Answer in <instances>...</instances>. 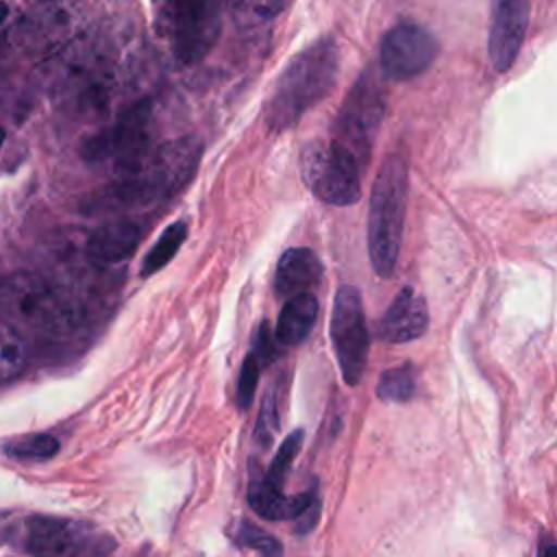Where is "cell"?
Here are the masks:
<instances>
[{
	"label": "cell",
	"instance_id": "cell-20",
	"mask_svg": "<svg viewBox=\"0 0 557 557\" xmlns=\"http://www.w3.org/2000/svg\"><path fill=\"white\" fill-rule=\"evenodd\" d=\"M7 455L20 461H44L57 455L59 440L48 433H35L20 440H13L4 446Z\"/></svg>",
	"mask_w": 557,
	"mask_h": 557
},
{
	"label": "cell",
	"instance_id": "cell-24",
	"mask_svg": "<svg viewBox=\"0 0 557 557\" xmlns=\"http://www.w3.org/2000/svg\"><path fill=\"white\" fill-rule=\"evenodd\" d=\"M259 372H261V363L259 359L248 352L244 363H242V372H239V381H237V403L239 407H248L252 396H255V389H257V383H259Z\"/></svg>",
	"mask_w": 557,
	"mask_h": 557
},
{
	"label": "cell",
	"instance_id": "cell-18",
	"mask_svg": "<svg viewBox=\"0 0 557 557\" xmlns=\"http://www.w3.org/2000/svg\"><path fill=\"white\" fill-rule=\"evenodd\" d=\"M416 392V370L411 363L389 368L381 374L376 385V396L387 403H405Z\"/></svg>",
	"mask_w": 557,
	"mask_h": 557
},
{
	"label": "cell",
	"instance_id": "cell-26",
	"mask_svg": "<svg viewBox=\"0 0 557 557\" xmlns=\"http://www.w3.org/2000/svg\"><path fill=\"white\" fill-rule=\"evenodd\" d=\"M250 352L259 359L261 366H265V363L272 361V357H274V335L270 333L268 322H261V324H259Z\"/></svg>",
	"mask_w": 557,
	"mask_h": 557
},
{
	"label": "cell",
	"instance_id": "cell-15",
	"mask_svg": "<svg viewBox=\"0 0 557 557\" xmlns=\"http://www.w3.org/2000/svg\"><path fill=\"white\" fill-rule=\"evenodd\" d=\"M322 278L320 257L305 246L287 248L274 272V289L281 298H292L298 294H311Z\"/></svg>",
	"mask_w": 557,
	"mask_h": 557
},
{
	"label": "cell",
	"instance_id": "cell-17",
	"mask_svg": "<svg viewBox=\"0 0 557 557\" xmlns=\"http://www.w3.org/2000/svg\"><path fill=\"white\" fill-rule=\"evenodd\" d=\"M187 237V224L185 222H174L170 224L157 239V244L148 250V255L144 257V263H141V274L144 276H152L157 274L159 270H163L172 259L174 255L178 252V248L183 246Z\"/></svg>",
	"mask_w": 557,
	"mask_h": 557
},
{
	"label": "cell",
	"instance_id": "cell-2",
	"mask_svg": "<svg viewBox=\"0 0 557 557\" xmlns=\"http://www.w3.org/2000/svg\"><path fill=\"white\" fill-rule=\"evenodd\" d=\"M409 194V168L403 152L394 150L383 159L370 191L368 207V252L379 276H392L405 228Z\"/></svg>",
	"mask_w": 557,
	"mask_h": 557
},
{
	"label": "cell",
	"instance_id": "cell-11",
	"mask_svg": "<svg viewBox=\"0 0 557 557\" xmlns=\"http://www.w3.org/2000/svg\"><path fill=\"white\" fill-rule=\"evenodd\" d=\"M490 37L487 52L496 72H507L527 35L531 2L529 0H490Z\"/></svg>",
	"mask_w": 557,
	"mask_h": 557
},
{
	"label": "cell",
	"instance_id": "cell-13",
	"mask_svg": "<svg viewBox=\"0 0 557 557\" xmlns=\"http://www.w3.org/2000/svg\"><path fill=\"white\" fill-rule=\"evenodd\" d=\"M13 311L15 315L37 331H67L74 324V313L59 302L48 289H39L28 281L13 285Z\"/></svg>",
	"mask_w": 557,
	"mask_h": 557
},
{
	"label": "cell",
	"instance_id": "cell-9",
	"mask_svg": "<svg viewBox=\"0 0 557 557\" xmlns=\"http://www.w3.org/2000/svg\"><path fill=\"white\" fill-rule=\"evenodd\" d=\"M437 50V39L422 24L400 20L381 37V70L394 81H409L435 61Z\"/></svg>",
	"mask_w": 557,
	"mask_h": 557
},
{
	"label": "cell",
	"instance_id": "cell-8",
	"mask_svg": "<svg viewBox=\"0 0 557 557\" xmlns=\"http://www.w3.org/2000/svg\"><path fill=\"white\" fill-rule=\"evenodd\" d=\"M205 144L196 135H183L152 148L148 159L135 170L148 185L154 202L181 194L198 172ZM133 174V172H131ZM124 176V174H122Z\"/></svg>",
	"mask_w": 557,
	"mask_h": 557
},
{
	"label": "cell",
	"instance_id": "cell-14",
	"mask_svg": "<svg viewBox=\"0 0 557 557\" xmlns=\"http://www.w3.org/2000/svg\"><path fill=\"white\" fill-rule=\"evenodd\" d=\"M144 239V226L137 220L117 218L98 226L87 239V257L98 265L122 263L137 250Z\"/></svg>",
	"mask_w": 557,
	"mask_h": 557
},
{
	"label": "cell",
	"instance_id": "cell-5",
	"mask_svg": "<svg viewBox=\"0 0 557 557\" xmlns=\"http://www.w3.org/2000/svg\"><path fill=\"white\" fill-rule=\"evenodd\" d=\"M159 26L181 63L200 61L222 30L220 0H165Z\"/></svg>",
	"mask_w": 557,
	"mask_h": 557
},
{
	"label": "cell",
	"instance_id": "cell-27",
	"mask_svg": "<svg viewBox=\"0 0 557 557\" xmlns=\"http://www.w3.org/2000/svg\"><path fill=\"white\" fill-rule=\"evenodd\" d=\"M540 557H557V550H555V544L550 540L544 542L542 550H540Z\"/></svg>",
	"mask_w": 557,
	"mask_h": 557
},
{
	"label": "cell",
	"instance_id": "cell-28",
	"mask_svg": "<svg viewBox=\"0 0 557 557\" xmlns=\"http://www.w3.org/2000/svg\"><path fill=\"white\" fill-rule=\"evenodd\" d=\"M7 17H9V4L0 0V24H2Z\"/></svg>",
	"mask_w": 557,
	"mask_h": 557
},
{
	"label": "cell",
	"instance_id": "cell-7",
	"mask_svg": "<svg viewBox=\"0 0 557 557\" xmlns=\"http://www.w3.org/2000/svg\"><path fill=\"white\" fill-rule=\"evenodd\" d=\"M331 342L344 381L348 385H357L366 370L370 337L361 294L350 285L339 287L335 294L331 313Z\"/></svg>",
	"mask_w": 557,
	"mask_h": 557
},
{
	"label": "cell",
	"instance_id": "cell-25",
	"mask_svg": "<svg viewBox=\"0 0 557 557\" xmlns=\"http://www.w3.org/2000/svg\"><path fill=\"white\" fill-rule=\"evenodd\" d=\"M278 426V411H276V394L274 389L268 392L265 400H263V407H261V413H259V422H257V440L268 444L272 440V433L276 431Z\"/></svg>",
	"mask_w": 557,
	"mask_h": 557
},
{
	"label": "cell",
	"instance_id": "cell-4",
	"mask_svg": "<svg viewBox=\"0 0 557 557\" xmlns=\"http://www.w3.org/2000/svg\"><path fill=\"white\" fill-rule=\"evenodd\" d=\"M300 174L309 191L326 205L348 207L361 198V165L333 139L302 146Z\"/></svg>",
	"mask_w": 557,
	"mask_h": 557
},
{
	"label": "cell",
	"instance_id": "cell-3",
	"mask_svg": "<svg viewBox=\"0 0 557 557\" xmlns=\"http://www.w3.org/2000/svg\"><path fill=\"white\" fill-rule=\"evenodd\" d=\"M385 115V89L372 67H366L348 89L333 122V141L346 148L363 168Z\"/></svg>",
	"mask_w": 557,
	"mask_h": 557
},
{
	"label": "cell",
	"instance_id": "cell-23",
	"mask_svg": "<svg viewBox=\"0 0 557 557\" xmlns=\"http://www.w3.org/2000/svg\"><path fill=\"white\" fill-rule=\"evenodd\" d=\"M300 444H302V431H294V433H289V435L281 442L278 453H276V457L272 459L270 470H268V474H265V479H268L270 483L283 485V479L287 476V472H289V468H292V461H294V457H296Z\"/></svg>",
	"mask_w": 557,
	"mask_h": 557
},
{
	"label": "cell",
	"instance_id": "cell-12",
	"mask_svg": "<svg viewBox=\"0 0 557 557\" xmlns=\"http://www.w3.org/2000/svg\"><path fill=\"white\" fill-rule=\"evenodd\" d=\"M429 329V307L420 292L403 287L379 322V337L392 344L418 339Z\"/></svg>",
	"mask_w": 557,
	"mask_h": 557
},
{
	"label": "cell",
	"instance_id": "cell-19",
	"mask_svg": "<svg viewBox=\"0 0 557 557\" xmlns=\"http://www.w3.org/2000/svg\"><path fill=\"white\" fill-rule=\"evenodd\" d=\"M285 4L287 0H228L233 20L246 28L274 20L285 9Z\"/></svg>",
	"mask_w": 557,
	"mask_h": 557
},
{
	"label": "cell",
	"instance_id": "cell-22",
	"mask_svg": "<svg viewBox=\"0 0 557 557\" xmlns=\"http://www.w3.org/2000/svg\"><path fill=\"white\" fill-rule=\"evenodd\" d=\"M237 542L242 546H248L257 553H261L263 557H281L283 548L278 544V540L274 535H270L268 531H263L261 527H255L252 522H242L237 529Z\"/></svg>",
	"mask_w": 557,
	"mask_h": 557
},
{
	"label": "cell",
	"instance_id": "cell-10",
	"mask_svg": "<svg viewBox=\"0 0 557 557\" xmlns=\"http://www.w3.org/2000/svg\"><path fill=\"white\" fill-rule=\"evenodd\" d=\"M26 548L33 557H100L104 537L72 520L35 516L26 527Z\"/></svg>",
	"mask_w": 557,
	"mask_h": 557
},
{
	"label": "cell",
	"instance_id": "cell-1",
	"mask_svg": "<svg viewBox=\"0 0 557 557\" xmlns=\"http://www.w3.org/2000/svg\"><path fill=\"white\" fill-rule=\"evenodd\" d=\"M339 72V48L333 37L318 39L300 50L276 78L265 104V124L283 133L318 104L335 85Z\"/></svg>",
	"mask_w": 557,
	"mask_h": 557
},
{
	"label": "cell",
	"instance_id": "cell-29",
	"mask_svg": "<svg viewBox=\"0 0 557 557\" xmlns=\"http://www.w3.org/2000/svg\"><path fill=\"white\" fill-rule=\"evenodd\" d=\"M4 137H7V133H4V128L0 126V148H2V144H4Z\"/></svg>",
	"mask_w": 557,
	"mask_h": 557
},
{
	"label": "cell",
	"instance_id": "cell-21",
	"mask_svg": "<svg viewBox=\"0 0 557 557\" xmlns=\"http://www.w3.org/2000/svg\"><path fill=\"white\" fill-rule=\"evenodd\" d=\"M24 344L17 335L0 329V381L13 379L24 368Z\"/></svg>",
	"mask_w": 557,
	"mask_h": 557
},
{
	"label": "cell",
	"instance_id": "cell-16",
	"mask_svg": "<svg viewBox=\"0 0 557 557\" xmlns=\"http://www.w3.org/2000/svg\"><path fill=\"white\" fill-rule=\"evenodd\" d=\"M318 311H320V305L313 294H298L287 298V302L278 313L274 339L283 346L302 344L318 320Z\"/></svg>",
	"mask_w": 557,
	"mask_h": 557
},
{
	"label": "cell",
	"instance_id": "cell-6",
	"mask_svg": "<svg viewBox=\"0 0 557 557\" xmlns=\"http://www.w3.org/2000/svg\"><path fill=\"white\" fill-rule=\"evenodd\" d=\"M152 102L141 100L128 107L111 126L83 144L87 161H113L122 174L135 172L152 152Z\"/></svg>",
	"mask_w": 557,
	"mask_h": 557
}]
</instances>
